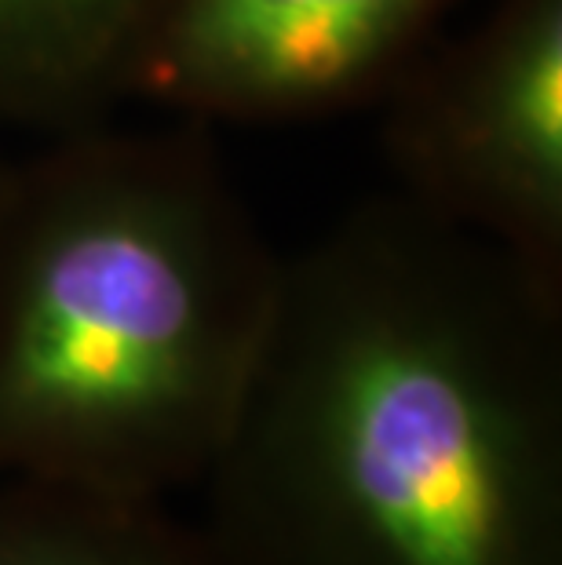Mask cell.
<instances>
[{"mask_svg": "<svg viewBox=\"0 0 562 565\" xmlns=\"http://www.w3.org/2000/svg\"><path fill=\"white\" fill-rule=\"evenodd\" d=\"M231 565H562V285L402 194L296 256L201 478Z\"/></svg>", "mask_w": 562, "mask_h": 565, "instance_id": "1", "label": "cell"}, {"mask_svg": "<svg viewBox=\"0 0 562 565\" xmlns=\"http://www.w3.org/2000/svg\"><path fill=\"white\" fill-rule=\"evenodd\" d=\"M282 256L201 125L59 131L0 194V482L169 500L253 380Z\"/></svg>", "mask_w": 562, "mask_h": 565, "instance_id": "2", "label": "cell"}, {"mask_svg": "<svg viewBox=\"0 0 562 565\" xmlns=\"http://www.w3.org/2000/svg\"><path fill=\"white\" fill-rule=\"evenodd\" d=\"M388 99L399 194L562 285V0H494Z\"/></svg>", "mask_w": 562, "mask_h": 565, "instance_id": "3", "label": "cell"}, {"mask_svg": "<svg viewBox=\"0 0 562 565\" xmlns=\"http://www.w3.org/2000/svg\"><path fill=\"white\" fill-rule=\"evenodd\" d=\"M457 0H161L128 95L190 125H289L388 92Z\"/></svg>", "mask_w": 562, "mask_h": 565, "instance_id": "4", "label": "cell"}, {"mask_svg": "<svg viewBox=\"0 0 562 565\" xmlns=\"http://www.w3.org/2000/svg\"><path fill=\"white\" fill-rule=\"evenodd\" d=\"M161 0H0V131H74L125 99Z\"/></svg>", "mask_w": 562, "mask_h": 565, "instance_id": "5", "label": "cell"}, {"mask_svg": "<svg viewBox=\"0 0 562 565\" xmlns=\"http://www.w3.org/2000/svg\"><path fill=\"white\" fill-rule=\"evenodd\" d=\"M0 565H231L165 500L0 482Z\"/></svg>", "mask_w": 562, "mask_h": 565, "instance_id": "6", "label": "cell"}, {"mask_svg": "<svg viewBox=\"0 0 562 565\" xmlns=\"http://www.w3.org/2000/svg\"><path fill=\"white\" fill-rule=\"evenodd\" d=\"M8 172H11V158L0 150V194H4V183H8Z\"/></svg>", "mask_w": 562, "mask_h": 565, "instance_id": "7", "label": "cell"}]
</instances>
